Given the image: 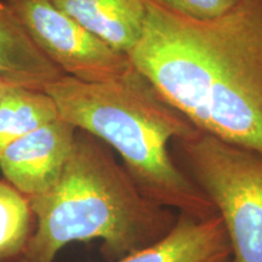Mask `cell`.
<instances>
[{
	"mask_svg": "<svg viewBox=\"0 0 262 262\" xmlns=\"http://www.w3.org/2000/svg\"><path fill=\"white\" fill-rule=\"evenodd\" d=\"M131 64L203 133L262 157V0L194 19L147 0Z\"/></svg>",
	"mask_w": 262,
	"mask_h": 262,
	"instance_id": "obj_1",
	"label": "cell"
},
{
	"mask_svg": "<svg viewBox=\"0 0 262 262\" xmlns=\"http://www.w3.org/2000/svg\"><path fill=\"white\" fill-rule=\"evenodd\" d=\"M62 119L113 148L146 196L194 217L217 214L172 153L173 141L198 129L164 101L133 68L122 77L88 83L62 75L44 88Z\"/></svg>",
	"mask_w": 262,
	"mask_h": 262,
	"instance_id": "obj_2",
	"label": "cell"
},
{
	"mask_svg": "<svg viewBox=\"0 0 262 262\" xmlns=\"http://www.w3.org/2000/svg\"><path fill=\"white\" fill-rule=\"evenodd\" d=\"M29 202L35 229L21 262H54L66 245L90 239L117 262L165 237L179 217L141 192L110 147L79 129L58 181Z\"/></svg>",
	"mask_w": 262,
	"mask_h": 262,
	"instance_id": "obj_3",
	"label": "cell"
},
{
	"mask_svg": "<svg viewBox=\"0 0 262 262\" xmlns=\"http://www.w3.org/2000/svg\"><path fill=\"white\" fill-rule=\"evenodd\" d=\"M171 146L224 221L231 262H262V157L201 130Z\"/></svg>",
	"mask_w": 262,
	"mask_h": 262,
	"instance_id": "obj_4",
	"label": "cell"
},
{
	"mask_svg": "<svg viewBox=\"0 0 262 262\" xmlns=\"http://www.w3.org/2000/svg\"><path fill=\"white\" fill-rule=\"evenodd\" d=\"M33 41L66 75L97 83L122 77L133 68L126 54L62 12L51 0H8Z\"/></svg>",
	"mask_w": 262,
	"mask_h": 262,
	"instance_id": "obj_5",
	"label": "cell"
},
{
	"mask_svg": "<svg viewBox=\"0 0 262 262\" xmlns=\"http://www.w3.org/2000/svg\"><path fill=\"white\" fill-rule=\"evenodd\" d=\"M77 131L60 117L12 142L0 155L4 179L28 198L48 192L63 171Z\"/></svg>",
	"mask_w": 262,
	"mask_h": 262,
	"instance_id": "obj_6",
	"label": "cell"
},
{
	"mask_svg": "<svg viewBox=\"0 0 262 262\" xmlns=\"http://www.w3.org/2000/svg\"><path fill=\"white\" fill-rule=\"evenodd\" d=\"M231 256V244L220 215L199 219L179 214L165 237L117 262H216Z\"/></svg>",
	"mask_w": 262,
	"mask_h": 262,
	"instance_id": "obj_7",
	"label": "cell"
},
{
	"mask_svg": "<svg viewBox=\"0 0 262 262\" xmlns=\"http://www.w3.org/2000/svg\"><path fill=\"white\" fill-rule=\"evenodd\" d=\"M51 3L116 50L127 54L145 27L147 0H51Z\"/></svg>",
	"mask_w": 262,
	"mask_h": 262,
	"instance_id": "obj_8",
	"label": "cell"
},
{
	"mask_svg": "<svg viewBox=\"0 0 262 262\" xmlns=\"http://www.w3.org/2000/svg\"><path fill=\"white\" fill-rule=\"evenodd\" d=\"M62 75L66 74L33 41L8 0H0V78L44 90Z\"/></svg>",
	"mask_w": 262,
	"mask_h": 262,
	"instance_id": "obj_9",
	"label": "cell"
},
{
	"mask_svg": "<svg viewBox=\"0 0 262 262\" xmlns=\"http://www.w3.org/2000/svg\"><path fill=\"white\" fill-rule=\"evenodd\" d=\"M58 118L54 98L44 90L10 86L0 98V155L12 142Z\"/></svg>",
	"mask_w": 262,
	"mask_h": 262,
	"instance_id": "obj_10",
	"label": "cell"
},
{
	"mask_svg": "<svg viewBox=\"0 0 262 262\" xmlns=\"http://www.w3.org/2000/svg\"><path fill=\"white\" fill-rule=\"evenodd\" d=\"M33 217L28 196L0 180V262L24 254L33 233Z\"/></svg>",
	"mask_w": 262,
	"mask_h": 262,
	"instance_id": "obj_11",
	"label": "cell"
},
{
	"mask_svg": "<svg viewBox=\"0 0 262 262\" xmlns=\"http://www.w3.org/2000/svg\"><path fill=\"white\" fill-rule=\"evenodd\" d=\"M176 14L194 19H211L233 9L241 0H153Z\"/></svg>",
	"mask_w": 262,
	"mask_h": 262,
	"instance_id": "obj_12",
	"label": "cell"
},
{
	"mask_svg": "<svg viewBox=\"0 0 262 262\" xmlns=\"http://www.w3.org/2000/svg\"><path fill=\"white\" fill-rule=\"evenodd\" d=\"M12 85H14V84L9 83V81L4 80L3 78H0V98H2V96L4 95L5 91L8 90L10 86H12Z\"/></svg>",
	"mask_w": 262,
	"mask_h": 262,
	"instance_id": "obj_13",
	"label": "cell"
},
{
	"mask_svg": "<svg viewBox=\"0 0 262 262\" xmlns=\"http://www.w3.org/2000/svg\"><path fill=\"white\" fill-rule=\"evenodd\" d=\"M216 262H231V257H226V258H222V260H219Z\"/></svg>",
	"mask_w": 262,
	"mask_h": 262,
	"instance_id": "obj_14",
	"label": "cell"
}]
</instances>
